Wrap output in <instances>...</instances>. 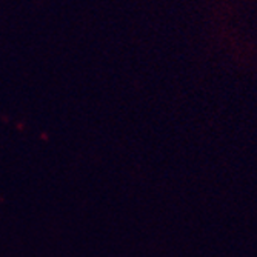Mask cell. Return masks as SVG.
Returning <instances> with one entry per match:
<instances>
[]
</instances>
